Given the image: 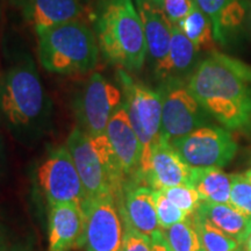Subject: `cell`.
Here are the masks:
<instances>
[{
  "mask_svg": "<svg viewBox=\"0 0 251 251\" xmlns=\"http://www.w3.org/2000/svg\"><path fill=\"white\" fill-rule=\"evenodd\" d=\"M187 87L205 111L228 129H241L251 122V68L221 52L202 59Z\"/></svg>",
  "mask_w": 251,
  "mask_h": 251,
  "instance_id": "cell-1",
  "label": "cell"
},
{
  "mask_svg": "<svg viewBox=\"0 0 251 251\" xmlns=\"http://www.w3.org/2000/svg\"><path fill=\"white\" fill-rule=\"evenodd\" d=\"M103 57L127 70H140L148 55L146 34L134 0H105L96 19Z\"/></svg>",
  "mask_w": 251,
  "mask_h": 251,
  "instance_id": "cell-2",
  "label": "cell"
},
{
  "mask_svg": "<svg viewBox=\"0 0 251 251\" xmlns=\"http://www.w3.org/2000/svg\"><path fill=\"white\" fill-rule=\"evenodd\" d=\"M0 108L9 127L33 133L45 124L49 99L33 59L25 56L6 72L0 90Z\"/></svg>",
  "mask_w": 251,
  "mask_h": 251,
  "instance_id": "cell-3",
  "label": "cell"
},
{
  "mask_svg": "<svg viewBox=\"0 0 251 251\" xmlns=\"http://www.w3.org/2000/svg\"><path fill=\"white\" fill-rule=\"evenodd\" d=\"M67 147L79 174L86 199L101 196L117 197L125 175L107 135H90L75 128Z\"/></svg>",
  "mask_w": 251,
  "mask_h": 251,
  "instance_id": "cell-4",
  "label": "cell"
},
{
  "mask_svg": "<svg viewBox=\"0 0 251 251\" xmlns=\"http://www.w3.org/2000/svg\"><path fill=\"white\" fill-rule=\"evenodd\" d=\"M39 59L55 74L86 72L96 68L99 45L93 31L79 20L37 30Z\"/></svg>",
  "mask_w": 251,
  "mask_h": 251,
  "instance_id": "cell-5",
  "label": "cell"
},
{
  "mask_svg": "<svg viewBox=\"0 0 251 251\" xmlns=\"http://www.w3.org/2000/svg\"><path fill=\"white\" fill-rule=\"evenodd\" d=\"M118 78L125 92L130 124L142 146V159L136 176L143 177L148 170L153 144L161 139L162 97L159 91L136 83L124 70H119Z\"/></svg>",
  "mask_w": 251,
  "mask_h": 251,
  "instance_id": "cell-6",
  "label": "cell"
},
{
  "mask_svg": "<svg viewBox=\"0 0 251 251\" xmlns=\"http://www.w3.org/2000/svg\"><path fill=\"white\" fill-rule=\"evenodd\" d=\"M170 144L192 169H221L234 158L237 151L233 135L218 126H202L172 140Z\"/></svg>",
  "mask_w": 251,
  "mask_h": 251,
  "instance_id": "cell-7",
  "label": "cell"
},
{
  "mask_svg": "<svg viewBox=\"0 0 251 251\" xmlns=\"http://www.w3.org/2000/svg\"><path fill=\"white\" fill-rule=\"evenodd\" d=\"M158 91L162 97L163 140L171 142L207 126L209 114L191 93L183 79L164 80Z\"/></svg>",
  "mask_w": 251,
  "mask_h": 251,
  "instance_id": "cell-8",
  "label": "cell"
},
{
  "mask_svg": "<svg viewBox=\"0 0 251 251\" xmlns=\"http://www.w3.org/2000/svg\"><path fill=\"white\" fill-rule=\"evenodd\" d=\"M40 186L49 207L58 203L83 206L86 200L83 183L67 146L52 149L37 171Z\"/></svg>",
  "mask_w": 251,
  "mask_h": 251,
  "instance_id": "cell-9",
  "label": "cell"
},
{
  "mask_svg": "<svg viewBox=\"0 0 251 251\" xmlns=\"http://www.w3.org/2000/svg\"><path fill=\"white\" fill-rule=\"evenodd\" d=\"M122 103L121 91L100 74L90 77L76 101L80 129L90 135L106 133V128Z\"/></svg>",
  "mask_w": 251,
  "mask_h": 251,
  "instance_id": "cell-10",
  "label": "cell"
},
{
  "mask_svg": "<svg viewBox=\"0 0 251 251\" xmlns=\"http://www.w3.org/2000/svg\"><path fill=\"white\" fill-rule=\"evenodd\" d=\"M81 207L85 215L83 247L86 251H121L124 222L115 198L101 196L86 199Z\"/></svg>",
  "mask_w": 251,
  "mask_h": 251,
  "instance_id": "cell-11",
  "label": "cell"
},
{
  "mask_svg": "<svg viewBox=\"0 0 251 251\" xmlns=\"http://www.w3.org/2000/svg\"><path fill=\"white\" fill-rule=\"evenodd\" d=\"M193 169L184 162L170 142L162 137L153 144L148 170L143 178L155 191L178 185H190Z\"/></svg>",
  "mask_w": 251,
  "mask_h": 251,
  "instance_id": "cell-12",
  "label": "cell"
},
{
  "mask_svg": "<svg viewBox=\"0 0 251 251\" xmlns=\"http://www.w3.org/2000/svg\"><path fill=\"white\" fill-rule=\"evenodd\" d=\"M85 215L74 203L50 206L48 251H69L83 247Z\"/></svg>",
  "mask_w": 251,
  "mask_h": 251,
  "instance_id": "cell-13",
  "label": "cell"
},
{
  "mask_svg": "<svg viewBox=\"0 0 251 251\" xmlns=\"http://www.w3.org/2000/svg\"><path fill=\"white\" fill-rule=\"evenodd\" d=\"M105 134L117 153L125 177L139 174L142 146L130 124L125 102L121 103L109 120Z\"/></svg>",
  "mask_w": 251,
  "mask_h": 251,
  "instance_id": "cell-14",
  "label": "cell"
},
{
  "mask_svg": "<svg viewBox=\"0 0 251 251\" xmlns=\"http://www.w3.org/2000/svg\"><path fill=\"white\" fill-rule=\"evenodd\" d=\"M134 2L143 25L148 55L156 68L168 56L174 24L152 0H134Z\"/></svg>",
  "mask_w": 251,
  "mask_h": 251,
  "instance_id": "cell-15",
  "label": "cell"
},
{
  "mask_svg": "<svg viewBox=\"0 0 251 251\" xmlns=\"http://www.w3.org/2000/svg\"><path fill=\"white\" fill-rule=\"evenodd\" d=\"M21 11L37 31L77 20L83 5L80 0H21Z\"/></svg>",
  "mask_w": 251,
  "mask_h": 251,
  "instance_id": "cell-16",
  "label": "cell"
},
{
  "mask_svg": "<svg viewBox=\"0 0 251 251\" xmlns=\"http://www.w3.org/2000/svg\"><path fill=\"white\" fill-rule=\"evenodd\" d=\"M124 208L120 214L125 224L136 229L144 235H151L159 230V221L157 216L153 190L148 186L131 187L126 191Z\"/></svg>",
  "mask_w": 251,
  "mask_h": 251,
  "instance_id": "cell-17",
  "label": "cell"
},
{
  "mask_svg": "<svg viewBox=\"0 0 251 251\" xmlns=\"http://www.w3.org/2000/svg\"><path fill=\"white\" fill-rule=\"evenodd\" d=\"M199 50L177 25L172 28V37L168 56L155 68L156 75L163 80L183 79L191 76L197 68Z\"/></svg>",
  "mask_w": 251,
  "mask_h": 251,
  "instance_id": "cell-18",
  "label": "cell"
},
{
  "mask_svg": "<svg viewBox=\"0 0 251 251\" xmlns=\"http://www.w3.org/2000/svg\"><path fill=\"white\" fill-rule=\"evenodd\" d=\"M196 213L220 230L235 238L241 246L246 243L251 233V219L229 203L201 201Z\"/></svg>",
  "mask_w": 251,
  "mask_h": 251,
  "instance_id": "cell-19",
  "label": "cell"
},
{
  "mask_svg": "<svg viewBox=\"0 0 251 251\" xmlns=\"http://www.w3.org/2000/svg\"><path fill=\"white\" fill-rule=\"evenodd\" d=\"M191 186L198 191L201 201L230 205L231 176L221 169H193Z\"/></svg>",
  "mask_w": 251,
  "mask_h": 251,
  "instance_id": "cell-20",
  "label": "cell"
},
{
  "mask_svg": "<svg viewBox=\"0 0 251 251\" xmlns=\"http://www.w3.org/2000/svg\"><path fill=\"white\" fill-rule=\"evenodd\" d=\"M177 26L199 51L211 50L214 47L215 37L211 20L194 4L190 13Z\"/></svg>",
  "mask_w": 251,
  "mask_h": 251,
  "instance_id": "cell-21",
  "label": "cell"
},
{
  "mask_svg": "<svg viewBox=\"0 0 251 251\" xmlns=\"http://www.w3.org/2000/svg\"><path fill=\"white\" fill-rule=\"evenodd\" d=\"M192 219L205 251H242L241 244L235 238L220 230L197 213L192 215Z\"/></svg>",
  "mask_w": 251,
  "mask_h": 251,
  "instance_id": "cell-22",
  "label": "cell"
},
{
  "mask_svg": "<svg viewBox=\"0 0 251 251\" xmlns=\"http://www.w3.org/2000/svg\"><path fill=\"white\" fill-rule=\"evenodd\" d=\"M172 251H201L202 246L192 215L162 230Z\"/></svg>",
  "mask_w": 251,
  "mask_h": 251,
  "instance_id": "cell-23",
  "label": "cell"
},
{
  "mask_svg": "<svg viewBox=\"0 0 251 251\" xmlns=\"http://www.w3.org/2000/svg\"><path fill=\"white\" fill-rule=\"evenodd\" d=\"M161 191L188 216L193 215L201 203L198 191L190 185H178V186L168 187Z\"/></svg>",
  "mask_w": 251,
  "mask_h": 251,
  "instance_id": "cell-24",
  "label": "cell"
},
{
  "mask_svg": "<svg viewBox=\"0 0 251 251\" xmlns=\"http://www.w3.org/2000/svg\"><path fill=\"white\" fill-rule=\"evenodd\" d=\"M153 198H155V205L157 216H158L159 227L162 230L170 228L178 222L184 221L188 218L186 213L178 208L174 202L165 196L162 191L153 190Z\"/></svg>",
  "mask_w": 251,
  "mask_h": 251,
  "instance_id": "cell-25",
  "label": "cell"
},
{
  "mask_svg": "<svg viewBox=\"0 0 251 251\" xmlns=\"http://www.w3.org/2000/svg\"><path fill=\"white\" fill-rule=\"evenodd\" d=\"M230 205L251 219V183L244 175H231Z\"/></svg>",
  "mask_w": 251,
  "mask_h": 251,
  "instance_id": "cell-26",
  "label": "cell"
},
{
  "mask_svg": "<svg viewBox=\"0 0 251 251\" xmlns=\"http://www.w3.org/2000/svg\"><path fill=\"white\" fill-rule=\"evenodd\" d=\"M248 2L246 0H234L221 12L220 15V30L222 37L226 41V37L229 34L234 33L242 25L246 18Z\"/></svg>",
  "mask_w": 251,
  "mask_h": 251,
  "instance_id": "cell-27",
  "label": "cell"
},
{
  "mask_svg": "<svg viewBox=\"0 0 251 251\" xmlns=\"http://www.w3.org/2000/svg\"><path fill=\"white\" fill-rule=\"evenodd\" d=\"M231 1L234 0H193L194 5L211 20L215 41L220 43H225L221 30H220V15Z\"/></svg>",
  "mask_w": 251,
  "mask_h": 251,
  "instance_id": "cell-28",
  "label": "cell"
},
{
  "mask_svg": "<svg viewBox=\"0 0 251 251\" xmlns=\"http://www.w3.org/2000/svg\"><path fill=\"white\" fill-rule=\"evenodd\" d=\"M121 251H152L151 238L126 224Z\"/></svg>",
  "mask_w": 251,
  "mask_h": 251,
  "instance_id": "cell-29",
  "label": "cell"
},
{
  "mask_svg": "<svg viewBox=\"0 0 251 251\" xmlns=\"http://www.w3.org/2000/svg\"><path fill=\"white\" fill-rule=\"evenodd\" d=\"M161 7L174 25H178L193 7V0H152Z\"/></svg>",
  "mask_w": 251,
  "mask_h": 251,
  "instance_id": "cell-30",
  "label": "cell"
},
{
  "mask_svg": "<svg viewBox=\"0 0 251 251\" xmlns=\"http://www.w3.org/2000/svg\"><path fill=\"white\" fill-rule=\"evenodd\" d=\"M150 238H151V250L152 251H172L171 248L169 247L168 242H166L162 229L155 231V233L150 236Z\"/></svg>",
  "mask_w": 251,
  "mask_h": 251,
  "instance_id": "cell-31",
  "label": "cell"
},
{
  "mask_svg": "<svg viewBox=\"0 0 251 251\" xmlns=\"http://www.w3.org/2000/svg\"><path fill=\"white\" fill-rule=\"evenodd\" d=\"M243 246H244L243 251H251V233H250V235H249V237L247 238L246 243H244Z\"/></svg>",
  "mask_w": 251,
  "mask_h": 251,
  "instance_id": "cell-32",
  "label": "cell"
},
{
  "mask_svg": "<svg viewBox=\"0 0 251 251\" xmlns=\"http://www.w3.org/2000/svg\"><path fill=\"white\" fill-rule=\"evenodd\" d=\"M4 250V240H2V235L0 233V251Z\"/></svg>",
  "mask_w": 251,
  "mask_h": 251,
  "instance_id": "cell-33",
  "label": "cell"
},
{
  "mask_svg": "<svg viewBox=\"0 0 251 251\" xmlns=\"http://www.w3.org/2000/svg\"><path fill=\"white\" fill-rule=\"evenodd\" d=\"M244 176H246L247 179L249 180L250 183H251V169H250V170H248V171L246 172V174H244Z\"/></svg>",
  "mask_w": 251,
  "mask_h": 251,
  "instance_id": "cell-34",
  "label": "cell"
},
{
  "mask_svg": "<svg viewBox=\"0 0 251 251\" xmlns=\"http://www.w3.org/2000/svg\"><path fill=\"white\" fill-rule=\"evenodd\" d=\"M249 17H250V23H251V2L249 5Z\"/></svg>",
  "mask_w": 251,
  "mask_h": 251,
  "instance_id": "cell-35",
  "label": "cell"
},
{
  "mask_svg": "<svg viewBox=\"0 0 251 251\" xmlns=\"http://www.w3.org/2000/svg\"><path fill=\"white\" fill-rule=\"evenodd\" d=\"M201 251H205V250H203V249H202V250H201Z\"/></svg>",
  "mask_w": 251,
  "mask_h": 251,
  "instance_id": "cell-36",
  "label": "cell"
}]
</instances>
